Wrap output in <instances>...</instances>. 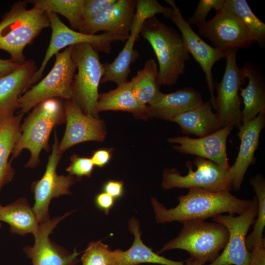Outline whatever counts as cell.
Listing matches in <instances>:
<instances>
[{
  "instance_id": "cell-1",
  "label": "cell",
  "mask_w": 265,
  "mask_h": 265,
  "mask_svg": "<svg viewBox=\"0 0 265 265\" xmlns=\"http://www.w3.org/2000/svg\"><path fill=\"white\" fill-rule=\"evenodd\" d=\"M188 190L186 194L178 197V205L169 209L156 198L151 197L157 223L205 220L223 213L239 215L246 212L252 202V200L238 198L227 190L213 192L198 188Z\"/></svg>"
},
{
  "instance_id": "cell-2",
  "label": "cell",
  "mask_w": 265,
  "mask_h": 265,
  "mask_svg": "<svg viewBox=\"0 0 265 265\" xmlns=\"http://www.w3.org/2000/svg\"><path fill=\"white\" fill-rule=\"evenodd\" d=\"M50 26L48 12L36 6L28 9L25 0L16 1L0 22V50L7 52L13 61L22 64L26 61L25 47Z\"/></svg>"
},
{
  "instance_id": "cell-3",
  "label": "cell",
  "mask_w": 265,
  "mask_h": 265,
  "mask_svg": "<svg viewBox=\"0 0 265 265\" xmlns=\"http://www.w3.org/2000/svg\"><path fill=\"white\" fill-rule=\"evenodd\" d=\"M65 122L64 100L51 98L33 108L21 126V135L12 151L10 162L24 149L30 153L26 167L33 168L40 162L42 150H50L49 137L53 128Z\"/></svg>"
},
{
  "instance_id": "cell-4",
  "label": "cell",
  "mask_w": 265,
  "mask_h": 265,
  "mask_svg": "<svg viewBox=\"0 0 265 265\" xmlns=\"http://www.w3.org/2000/svg\"><path fill=\"white\" fill-rule=\"evenodd\" d=\"M140 34L150 43L157 56L160 85H174L185 73L186 62L190 58L181 34L156 15L145 21Z\"/></svg>"
},
{
  "instance_id": "cell-5",
  "label": "cell",
  "mask_w": 265,
  "mask_h": 265,
  "mask_svg": "<svg viewBox=\"0 0 265 265\" xmlns=\"http://www.w3.org/2000/svg\"><path fill=\"white\" fill-rule=\"evenodd\" d=\"M183 224L177 237L165 243L157 254L172 249H182L188 253L190 259L204 265L215 260L228 241V231L220 223L192 220Z\"/></svg>"
},
{
  "instance_id": "cell-6",
  "label": "cell",
  "mask_w": 265,
  "mask_h": 265,
  "mask_svg": "<svg viewBox=\"0 0 265 265\" xmlns=\"http://www.w3.org/2000/svg\"><path fill=\"white\" fill-rule=\"evenodd\" d=\"M72 58L77 66L72 85L71 100L85 114L99 118L98 88L104 74V66L98 51L91 44L73 45Z\"/></svg>"
},
{
  "instance_id": "cell-7",
  "label": "cell",
  "mask_w": 265,
  "mask_h": 265,
  "mask_svg": "<svg viewBox=\"0 0 265 265\" xmlns=\"http://www.w3.org/2000/svg\"><path fill=\"white\" fill-rule=\"evenodd\" d=\"M72 47L70 46L55 54L54 65L48 75L21 96L19 100L20 112H28L49 99H71L72 82L77 70L72 58Z\"/></svg>"
},
{
  "instance_id": "cell-8",
  "label": "cell",
  "mask_w": 265,
  "mask_h": 265,
  "mask_svg": "<svg viewBox=\"0 0 265 265\" xmlns=\"http://www.w3.org/2000/svg\"><path fill=\"white\" fill-rule=\"evenodd\" d=\"M188 173L182 175L175 168H165L162 173L161 186L164 189L173 188H202L217 192L232 188L233 177L229 169L221 167L205 158L196 157L193 162L186 164Z\"/></svg>"
},
{
  "instance_id": "cell-9",
  "label": "cell",
  "mask_w": 265,
  "mask_h": 265,
  "mask_svg": "<svg viewBox=\"0 0 265 265\" xmlns=\"http://www.w3.org/2000/svg\"><path fill=\"white\" fill-rule=\"evenodd\" d=\"M172 12L171 7H165L156 0H136L135 12L129 36L114 60L104 64V74L101 83L112 81L118 85L128 81L131 65L138 57V53L134 50V44L140 34L144 23L157 14H161L169 19Z\"/></svg>"
},
{
  "instance_id": "cell-10",
  "label": "cell",
  "mask_w": 265,
  "mask_h": 265,
  "mask_svg": "<svg viewBox=\"0 0 265 265\" xmlns=\"http://www.w3.org/2000/svg\"><path fill=\"white\" fill-rule=\"evenodd\" d=\"M236 53H226L224 74L221 81L216 84L214 109L221 128L230 125L239 128L242 125L239 90L245 78L238 66Z\"/></svg>"
},
{
  "instance_id": "cell-11",
  "label": "cell",
  "mask_w": 265,
  "mask_h": 265,
  "mask_svg": "<svg viewBox=\"0 0 265 265\" xmlns=\"http://www.w3.org/2000/svg\"><path fill=\"white\" fill-rule=\"evenodd\" d=\"M48 12L52 28L51 38L41 65L31 78L30 86L35 84L41 79L49 61L53 56L63 48L79 43H87L91 44L98 52L109 53L112 43L124 42L122 39L108 33L89 35L74 30L65 25L57 14Z\"/></svg>"
},
{
  "instance_id": "cell-12",
  "label": "cell",
  "mask_w": 265,
  "mask_h": 265,
  "mask_svg": "<svg viewBox=\"0 0 265 265\" xmlns=\"http://www.w3.org/2000/svg\"><path fill=\"white\" fill-rule=\"evenodd\" d=\"M257 213L258 202L254 197L250 207L244 213L236 216L221 214L212 218L226 227L229 239L223 252L208 265H248L250 252L246 246V235L254 224Z\"/></svg>"
},
{
  "instance_id": "cell-13",
  "label": "cell",
  "mask_w": 265,
  "mask_h": 265,
  "mask_svg": "<svg viewBox=\"0 0 265 265\" xmlns=\"http://www.w3.org/2000/svg\"><path fill=\"white\" fill-rule=\"evenodd\" d=\"M58 144L55 130L52 151L45 172L43 177L33 182L31 186L35 200L32 208L39 224L50 219L49 206L51 200L62 195L71 194L70 187L75 182L72 175H58L56 173L57 166L62 155L58 151Z\"/></svg>"
},
{
  "instance_id": "cell-14",
  "label": "cell",
  "mask_w": 265,
  "mask_h": 265,
  "mask_svg": "<svg viewBox=\"0 0 265 265\" xmlns=\"http://www.w3.org/2000/svg\"><path fill=\"white\" fill-rule=\"evenodd\" d=\"M198 32L209 40L213 47L226 54L247 48L255 43L240 21L224 8L216 11L211 20L198 26Z\"/></svg>"
},
{
  "instance_id": "cell-15",
  "label": "cell",
  "mask_w": 265,
  "mask_h": 265,
  "mask_svg": "<svg viewBox=\"0 0 265 265\" xmlns=\"http://www.w3.org/2000/svg\"><path fill=\"white\" fill-rule=\"evenodd\" d=\"M171 6L172 14L169 19L179 29L185 46L195 61L199 63L205 75L210 102L214 108L215 96V87L212 73L214 64L220 59L226 57V54L206 43L191 28L183 18L180 9L173 0H165Z\"/></svg>"
},
{
  "instance_id": "cell-16",
  "label": "cell",
  "mask_w": 265,
  "mask_h": 265,
  "mask_svg": "<svg viewBox=\"0 0 265 265\" xmlns=\"http://www.w3.org/2000/svg\"><path fill=\"white\" fill-rule=\"evenodd\" d=\"M66 129L58 144V151L63 154L71 147L81 142H101L106 136L104 122L84 113L71 99L64 100Z\"/></svg>"
},
{
  "instance_id": "cell-17",
  "label": "cell",
  "mask_w": 265,
  "mask_h": 265,
  "mask_svg": "<svg viewBox=\"0 0 265 265\" xmlns=\"http://www.w3.org/2000/svg\"><path fill=\"white\" fill-rule=\"evenodd\" d=\"M69 213L50 218L39 224L38 231L33 235V245L25 246L24 249L32 265H76L78 263V257L80 253L75 249L73 252L67 251L54 243L49 238L58 223Z\"/></svg>"
},
{
  "instance_id": "cell-18",
  "label": "cell",
  "mask_w": 265,
  "mask_h": 265,
  "mask_svg": "<svg viewBox=\"0 0 265 265\" xmlns=\"http://www.w3.org/2000/svg\"><path fill=\"white\" fill-rule=\"evenodd\" d=\"M233 128L230 125L202 137L192 138L186 136H178L169 138L167 141L171 144H177L173 148L179 153L202 157L221 167L229 169L227 140Z\"/></svg>"
},
{
  "instance_id": "cell-19",
  "label": "cell",
  "mask_w": 265,
  "mask_h": 265,
  "mask_svg": "<svg viewBox=\"0 0 265 265\" xmlns=\"http://www.w3.org/2000/svg\"><path fill=\"white\" fill-rule=\"evenodd\" d=\"M135 7L136 0H116L99 15L82 22L79 31L89 35L103 31L125 42L130 35Z\"/></svg>"
},
{
  "instance_id": "cell-20",
  "label": "cell",
  "mask_w": 265,
  "mask_h": 265,
  "mask_svg": "<svg viewBox=\"0 0 265 265\" xmlns=\"http://www.w3.org/2000/svg\"><path fill=\"white\" fill-rule=\"evenodd\" d=\"M265 125V111H263L238 128L239 149L234 164L229 169L233 177L232 188L235 190L240 189L246 171L255 162V153L259 145L261 132Z\"/></svg>"
},
{
  "instance_id": "cell-21",
  "label": "cell",
  "mask_w": 265,
  "mask_h": 265,
  "mask_svg": "<svg viewBox=\"0 0 265 265\" xmlns=\"http://www.w3.org/2000/svg\"><path fill=\"white\" fill-rule=\"evenodd\" d=\"M37 70L35 62L28 59L0 77V117L14 114L19 109V98L30 87L31 78Z\"/></svg>"
},
{
  "instance_id": "cell-22",
  "label": "cell",
  "mask_w": 265,
  "mask_h": 265,
  "mask_svg": "<svg viewBox=\"0 0 265 265\" xmlns=\"http://www.w3.org/2000/svg\"><path fill=\"white\" fill-rule=\"evenodd\" d=\"M204 102L201 93L191 87L169 93L162 92L156 101L147 105L149 116L172 121L176 115L192 110Z\"/></svg>"
},
{
  "instance_id": "cell-23",
  "label": "cell",
  "mask_w": 265,
  "mask_h": 265,
  "mask_svg": "<svg viewBox=\"0 0 265 265\" xmlns=\"http://www.w3.org/2000/svg\"><path fill=\"white\" fill-rule=\"evenodd\" d=\"M129 230L134 235L132 245L126 251H112L110 265H139L143 263L185 265L184 261H175L161 256L146 245L141 239L139 223L135 218L133 217L129 220Z\"/></svg>"
},
{
  "instance_id": "cell-24",
  "label": "cell",
  "mask_w": 265,
  "mask_h": 265,
  "mask_svg": "<svg viewBox=\"0 0 265 265\" xmlns=\"http://www.w3.org/2000/svg\"><path fill=\"white\" fill-rule=\"evenodd\" d=\"M248 83L244 88H240L244 107L242 110V124L255 118L265 111V78L259 68L252 62H246L240 68Z\"/></svg>"
},
{
  "instance_id": "cell-25",
  "label": "cell",
  "mask_w": 265,
  "mask_h": 265,
  "mask_svg": "<svg viewBox=\"0 0 265 265\" xmlns=\"http://www.w3.org/2000/svg\"><path fill=\"white\" fill-rule=\"evenodd\" d=\"M24 115L20 112L0 117V191L14 175V169L8 160L20 136Z\"/></svg>"
},
{
  "instance_id": "cell-26",
  "label": "cell",
  "mask_w": 265,
  "mask_h": 265,
  "mask_svg": "<svg viewBox=\"0 0 265 265\" xmlns=\"http://www.w3.org/2000/svg\"><path fill=\"white\" fill-rule=\"evenodd\" d=\"M97 110H113L131 113L137 119L149 118L147 106L141 104L135 97L130 81L120 84L107 92L99 94Z\"/></svg>"
},
{
  "instance_id": "cell-27",
  "label": "cell",
  "mask_w": 265,
  "mask_h": 265,
  "mask_svg": "<svg viewBox=\"0 0 265 265\" xmlns=\"http://www.w3.org/2000/svg\"><path fill=\"white\" fill-rule=\"evenodd\" d=\"M210 101L175 116L172 122L179 125L183 133L202 137L213 133L221 128L220 121L212 111Z\"/></svg>"
},
{
  "instance_id": "cell-28",
  "label": "cell",
  "mask_w": 265,
  "mask_h": 265,
  "mask_svg": "<svg viewBox=\"0 0 265 265\" xmlns=\"http://www.w3.org/2000/svg\"><path fill=\"white\" fill-rule=\"evenodd\" d=\"M9 226L13 233L25 235L34 234L39 223L32 208L25 198H20L5 206L0 205V222Z\"/></svg>"
},
{
  "instance_id": "cell-29",
  "label": "cell",
  "mask_w": 265,
  "mask_h": 265,
  "mask_svg": "<svg viewBox=\"0 0 265 265\" xmlns=\"http://www.w3.org/2000/svg\"><path fill=\"white\" fill-rule=\"evenodd\" d=\"M130 82L135 97L143 105L153 103L162 93L159 89V69L153 59H148Z\"/></svg>"
},
{
  "instance_id": "cell-30",
  "label": "cell",
  "mask_w": 265,
  "mask_h": 265,
  "mask_svg": "<svg viewBox=\"0 0 265 265\" xmlns=\"http://www.w3.org/2000/svg\"><path fill=\"white\" fill-rule=\"evenodd\" d=\"M223 8L240 21L255 42L265 47V24L256 16L245 0H225Z\"/></svg>"
},
{
  "instance_id": "cell-31",
  "label": "cell",
  "mask_w": 265,
  "mask_h": 265,
  "mask_svg": "<svg viewBox=\"0 0 265 265\" xmlns=\"http://www.w3.org/2000/svg\"><path fill=\"white\" fill-rule=\"evenodd\" d=\"M40 9L59 14L69 21L71 29L79 31L81 24V8L83 0H25Z\"/></svg>"
},
{
  "instance_id": "cell-32",
  "label": "cell",
  "mask_w": 265,
  "mask_h": 265,
  "mask_svg": "<svg viewBox=\"0 0 265 265\" xmlns=\"http://www.w3.org/2000/svg\"><path fill=\"white\" fill-rule=\"evenodd\" d=\"M256 194L258 202L257 219L252 232L246 238L245 243L250 252L253 248L265 244L263 232L265 226V180L261 174L254 176L250 180Z\"/></svg>"
},
{
  "instance_id": "cell-33",
  "label": "cell",
  "mask_w": 265,
  "mask_h": 265,
  "mask_svg": "<svg viewBox=\"0 0 265 265\" xmlns=\"http://www.w3.org/2000/svg\"><path fill=\"white\" fill-rule=\"evenodd\" d=\"M112 251L101 241L92 242L81 256L82 265H110Z\"/></svg>"
},
{
  "instance_id": "cell-34",
  "label": "cell",
  "mask_w": 265,
  "mask_h": 265,
  "mask_svg": "<svg viewBox=\"0 0 265 265\" xmlns=\"http://www.w3.org/2000/svg\"><path fill=\"white\" fill-rule=\"evenodd\" d=\"M225 0H200L193 14L186 21L189 25H195L197 27L206 23L209 12L214 9L216 11L223 8Z\"/></svg>"
},
{
  "instance_id": "cell-35",
  "label": "cell",
  "mask_w": 265,
  "mask_h": 265,
  "mask_svg": "<svg viewBox=\"0 0 265 265\" xmlns=\"http://www.w3.org/2000/svg\"><path fill=\"white\" fill-rule=\"evenodd\" d=\"M116 0H83L81 8V23L99 15Z\"/></svg>"
},
{
  "instance_id": "cell-36",
  "label": "cell",
  "mask_w": 265,
  "mask_h": 265,
  "mask_svg": "<svg viewBox=\"0 0 265 265\" xmlns=\"http://www.w3.org/2000/svg\"><path fill=\"white\" fill-rule=\"evenodd\" d=\"M94 167V165L91 158L73 155L71 157V163L66 168V171L71 175L81 178L90 176Z\"/></svg>"
},
{
  "instance_id": "cell-37",
  "label": "cell",
  "mask_w": 265,
  "mask_h": 265,
  "mask_svg": "<svg viewBox=\"0 0 265 265\" xmlns=\"http://www.w3.org/2000/svg\"><path fill=\"white\" fill-rule=\"evenodd\" d=\"M111 149L103 148L98 149L93 153L91 159L94 165L102 168L106 165L112 157Z\"/></svg>"
},
{
  "instance_id": "cell-38",
  "label": "cell",
  "mask_w": 265,
  "mask_h": 265,
  "mask_svg": "<svg viewBox=\"0 0 265 265\" xmlns=\"http://www.w3.org/2000/svg\"><path fill=\"white\" fill-rule=\"evenodd\" d=\"M104 192L114 199L121 197L124 191V183L121 181L109 180L103 186Z\"/></svg>"
},
{
  "instance_id": "cell-39",
  "label": "cell",
  "mask_w": 265,
  "mask_h": 265,
  "mask_svg": "<svg viewBox=\"0 0 265 265\" xmlns=\"http://www.w3.org/2000/svg\"><path fill=\"white\" fill-rule=\"evenodd\" d=\"M248 265H265V244L256 246L250 251Z\"/></svg>"
},
{
  "instance_id": "cell-40",
  "label": "cell",
  "mask_w": 265,
  "mask_h": 265,
  "mask_svg": "<svg viewBox=\"0 0 265 265\" xmlns=\"http://www.w3.org/2000/svg\"><path fill=\"white\" fill-rule=\"evenodd\" d=\"M114 199L105 192L98 194L95 198L96 206L106 213L108 214L110 210L114 204Z\"/></svg>"
},
{
  "instance_id": "cell-41",
  "label": "cell",
  "mask_w": 265,
  "mask_h": 265,
  "mask_svg": "<svg viewBox=\"0 0 265 265\" xmlns=\"http://www.w3.org/2000/svg\"><path fill=\"white\" fill-rule=\"evenodd\" d=\"M21 65L13 61L10 59H3L0 58V77L12 72L20 66Z\"/></svg>"
},
{
  "instance_id": "cell-42",
  "label": "cell",
  "mask_w": 265,
  "mask_h": 265,
  "mask_svg": "<svg viewBox=\"0 0 265 265\" xmlns=\"http://www.w3.org/2000/svg\"><path fill=\"white\" fill-rule=\"evenodd\" d=\"M184 263L185 265H201L190 258L187 259L184 261Z\"/></svg>"
},
{
  "instance_id": "cell-43",
  "label": "cell",
  "mask_w": 265,
  "mask_h": 265,
  "mask_svg": "<svg viewBox=\"0 0 265 265\" xmlns=\"http://www.w3.org/2000/svg\"><path fill=\"white\" fill-rule=\"evenodd\" d=\"M0 222H0V227H1V224H0Z\"/></svg>"
}]
</instances>
